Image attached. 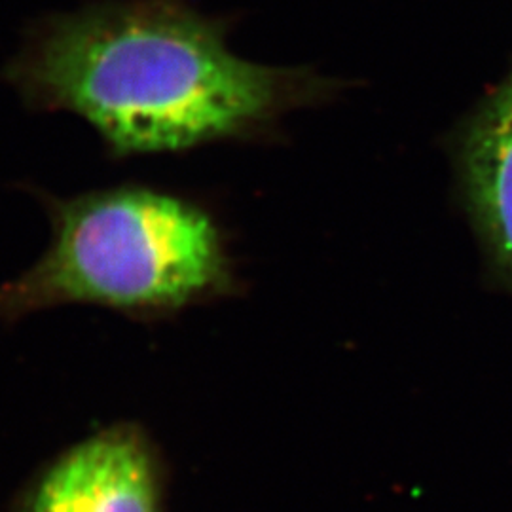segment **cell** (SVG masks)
<instances>
[{
	"instance_id": "cell-2",
	"label": "cell",
	"mask_w": 512,
	"mask_h": 512,
	"mask_svg": "<svg viewBox=\"0 0 512 512\" xmlns=\"http://www.w3.org/2000/svg\"><path fill=\"white\" fill-rule=\"evenodd\" d=\"M50 213L48 251L0 287L2 321L59 304L158 319L230 289L219 226L198 203L122 186L55 200Z\"/></svg>"
},
{
	"instance_id": "cell-4",
	"label": "cell",
	"mask_w": 512,
	"mask_h": 512,
	"mask_svg": "<svg viewBox=\"0 0 512 512\" xmlns=\"http://www.w3.org/2000/svg\"><path fill=\"white\" fill-rule=\"evenodd\" d=\"M465 183L476 219L512 279V74L471 128Z\"/></svg>"
},
{
	"instance_id": "cell-3",
	"label": "cell",
	"mask_w": 512,
	"mask_h": 512,
	"mask_svg": "<svg viewBox=\"0 0 512 512\" xmlns=\"http://www.w3.org/2000/svg\"><path fill=\"white\" fill-rule=\"evenodd\" d=\"M164 473L139 425L120 423L76 442L38 473L18 512H162Z\"/></svg>"
},
{
	"instance_id": "cell-1",
	"label": "cell",
	"mask_w": 512,
	"mask_h": 512,
	"mask_svg": "<svg viewBox=\"0 0 512 512\" xmlns=\"http://www.w3.org/2000/svg\"><path fill=\"white\" fill-rule=\"evenodd\" d=\"M27 101L86 118L120 156L198 147L264 122L283 76L232 54L179 0L93 6L54 19L10 69Z\"/></svg>"
}]
</instances>
